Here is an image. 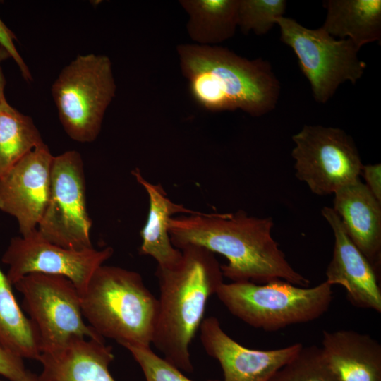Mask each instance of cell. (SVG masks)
I'll use <instances>...</instances> for the list:
<instances>
[{"label": "cell", "instance_id": "f1b7e54d", "mask_svg": "<svg viewBox=\"0 0 381 381\" xmlns=\"http://www.w3.org/2000/svg\"><path fill=\"white\" fill-rule=\"evenodd\" d=\"M10 58L6 51L0 46V100L5 97L4 90L6 86V78L2 69V62Z\"/></svg>", "mask_w": 381, "mask_h": 381}, {"label": "cell", "instance_id": "e0dca14e", "mask_svg": "<svg viewBox=\"0 0 381 381\" xmlns=\"http://www.w3.org/2000/svg\"><path fill=\"white\" fill-rule=\"evenodd\" d=\"M321 349L337 381H381V345L370 335L324 331Z\"/></svg>", "mask_w": 381, "mask_h": 381}, {"label": "cell", "instance_id": "8992f818", "mask_svg": "<svg viewBox=\"0 0 381 381\" xmlns=\"http://www.w3.org/2000/svg\"><path fill=\"white\" fill-rule=\"evenodd\" d=\"M51 91L68 137L79 143L93 142L116 95L111 59L105 54H78L62 68Z\"/></svg>", "mask_w": 381, "mask_h": 381}, {"label": "cell", "instance_id": "30bf717a", "mask_svg": "<svg viewBox=\"0 0 381 381\" xmlns=\"http://www.w3.org/2000/svg\"><path fill=\"white\" fill-rule=\"evenodd\" d=\"M296 176L320 196L360 179L363 163L351 138L339 128L305 125L292 136Z\"/></svg>", "mask_w": 381, "mask_h": 381}, {"label": "cell", "instance_id": "484cf974", "mask_svg": "<svg viewBox=\"0 0 381 381\" xmlns=\"http://www.w3.org/2000/svg\"><path fill=\"white\" fill-rule=\"evenodd\" d=\"M23 360L0 343V375L10 381H37V375L27 369Z\"/></svg>", "mask_w": 381, "mask_h": 381}, {"label": "cell", "instance_id": "ac0fdd59", "mask_svg": "<svg viewBox=\"0 0 381 381\" xmlns=\"http://www.w3.org/2000/svg\"><path fill=\"white\" fill-rule=\"evenodd\" d=\"M132 174L145 190L149 200L147 221L140 233L142 243L139 253L151 256L157 262V267L171 268L179 263L182 253L171 243L169 221L175 214H193L198 212L173 202L161 184L148 181L139 169H133Z\"/></svg>", "mask_w": 381, "mask_h": 381}, {"label": "cell", "instance_id": "5bb4252c", "mask_svg": "<svg viewBox=\"0 0 381 381\" xmlns=\"http://www.w3.org/2000/svg\"><path fill=\"white\" fill-rule=\"evenodd\" d=\"M321 212L334 236L332 257L326 270L325 281L331 286H342L354 306L380 313L379 272L347 236L333 209L324 207Z\"/></svg>", "mask_w": 381, "mask_h": 381}, {"label": "cell", "instance_id": "603a6c76", "mask_svg": "<svg viewBox=\"0 0 381 381\" xmlns=\"http://www.w3.org/2000/svg\"><path fill=\"white\" fill-rule=\"evenodd\" d=\"M270 381H337L329 368L321 347L302 346Z\"/></svg>", "mask_w": 381, "mask_h": 381}, {"label": "cell", "instance_id": "ffe728a7", "mask_svg": "<svg viewBox=\"0 0 381 381\" xmlns=\"http://www.w3.org/2000/svg\"><path fill=\"white\" fill-rule=\"evenodd\" d=\"M186 30L194 44L215 46L231 38L238 27L239 0H181Z\"/></svg>", "mask_w": 381, "mask_h": 381}, {"label": "cell", "instance_id": "4316f807", "mask_svg": "<svg viewBox=\"0 0 381 381\" xmlns=\"http://www.w3.org/2000/svg\"><path fill=\"white\" fill-rule=\"evenodd\" d=\"M16 37L0 18V46L8 54L20 69L21 75L27 82L32 80V75L23 59L18 52L14 40Z\"/></svg>", "mask_w": 381, "mask_h": 381}, {"label": "cell", "instance_id": "52a82bcc", "mask_svg": "<svg viewBox=\"0 0 381 381\" xmlns=\"http://www.w3.org/2000/svg\"><path fill=\"white\" fill-rule=\"evenodd\" d=\"M277 25L282 42L297 56L318 103H326L342 83L356 84L364 74L366 64L358 56L360 49L349 39H336L320 28L310 29L284 16Z\"/></svg>", "mask_w": 381, "mask_h": 381}, {"label": "cell", "instance_id": "8fae6325", "mask_svg": "<svg viewBox=\"0 0 381 381\" xmlns=\"http://www.w3.org/2000/svg\"><path fill=\"white\" fill-rule=\"evenodd\" d=\"M113 253L110 246L81 250L63 248L43 238L36 229L13 238L1 261L8 266L6 275L12 285L28 274L42 273L66 277L81 292L95 271Z\"/></svg>", "mask_w": 381, "mask_h": 381}, {"label": "cell", "instance_id": "9a60e30c", "mask_svg": "<svg viewBox=\"0 0 381 381\" xmlns=\"http://www.w3.org/2000/svg\"><path fill=\"white\" fill-rule=\"evenodd\" d=\"M333 210L351 241L379 272L381 202L358 179L334 193Z\"/></svg>", "mask_w": 381, "mask_h": 381}, {"label": "cell", "instance_id": "ba28073f", "mask_svg": "<svg viewBox=\"0 0 381 381\" xmlns=\"http://www.w3.org/2000/svg\"><path fill=\"white\" fill-rule=\"evenodd\" d=\"M13 286L36 332L41 353L77 338H102L85 322L80 292L61 275L31 273Z\"/></svg>", "mask_w": 381, "mask_h": 381}, {"label": "cell", "instance_id": "2e32d148", "mask_svg": "<svg viewBox=\"0 0 381 381\" xmlns=\"http://www.w3.org/2000/svg\"><path fill=\"white\" fill-rule=\"evenodd\" d=\"M114 358L113 349L104 339H74L41 353L37 381H116L109 370Z\"/></svg>", "mask_w": 381, "mask_h": 381}, {"label": "cell", "instance_id": "cb8c5ba5", "mask_svg": "<svg viewBox=\"0 0 381 381\" xmlns=\"http://www.w3.org/2000/svg\"><path fill=\"white\" fill-rule=\"evenodd\" d=\"M286 7L284 0H239L238 27L246 35H265L284 17Z\"/></svg>", "mask_w": 381, "mask_h": 381}, {"label": "cell", "instance_id": "7a4b0ae2", "mask_svg": "<svg viewBox=\"0 0 381 381\" xmlns=\"http://www.w3.org/2000/svg\"><path fill=\"white\" fill-rule=\"evenodd\" d=\"M176 53L190 96L205 111L239 109L258 117L276 107L281 85L268 61L194 43L179 44Z\"/></svg>", "mask_w": 381, "mask_h": 381}, {"label": "cell", "instance_id": "3957f363", "mask_svg": "<svg viewBox=\"0 0 381 381\" xmlns=\"http://www.w3.org/2000/svg\"><path fill=\"white\" fill-rule=\"evenodd\" d=\"M171 268L157 267L158 313L152 344L164 358L181 371L192 373L190 346L202 322L210 296L224 283L214 253L197 245L181 249Z\"/></svg>", "mask_w": 381, "mask_h": 381}, {"label": "cell", "instance_id": "6da1fadb", "mask_svg": "<svg viewBox=\"0 0 381 381\" xmlns=\"http://www.w3.org/2000/svg\"><path fill=\"white\" fill-rule=\"evenodd\" d=\"M272 217L235 212H200L173 217L169 232L174 247L202 246L227 259L221 265L223 276L231 282L265 284L282 279L300 286L310 281L287 261L272 236Z\"/></svg>", "mask_w": 381, "mask_h": 381}, {"label": "cell", "instance_id": "7402d4cb", "mask_svg": "<svg viewBox=\"0 0 381 381\" xmlns=\"http://www.w3.org/2000/svg\"><path fill=\"white\" fill-rule=\"evenodd\" d=\"M44 143L32 119L0 100V177L30 151Z\"/></svg>", "mask_w": 381, "mask_h": 381}, {"label": "cell", "instance_id": "5b68a950", "mask_svg": "<svg viewBox=\"0 0 381 381\" xmlns=\"http://www.w3.org/2000/svg\"><path fill=\"white\" fill-rule=\"evenodd\" d=\"M332 293L326 281L309 287L276 279L265 284L224 282L216 295L233 315L247 325L274 332L323 315L331 305Z\"/></svg>", "mask_w": 381, "mask_h": 381}, {"label": "cell", "instance_id": "d4e9b609", "mask_svg": "<svg viewBox=\"0 0 381 381\" xmlns=\"http://www.w3.org/2000/svg\"><path fill=\"white\" fill-rule=\"evenodd\" d=\"M124 347L140 365L146 381H193L176 366L157 356L150 346L126 345Z\"/></svg>", "mask_w": 381, "mask_h": 381}, {"label": "cell", "instance_id": "277c9868", "mask_svg": "<svg viewBox=\"0 0 381 381\" xmlns=\"http://www.w3.org/2000/svg\"><path fill=\"white\" fill-rule=\"evenodd\" d=\"M84 319L103 339L123 346H150L158 313V299L141 275L102 265L80 292Z\"/></svg>", "mask_w": 381, "mask_h": 381}, {"label": "cell", "instance_id": "44dd1931", "mask_svg": "<svg viewBox=\"0 0 381 381\" xmlns=\"http://www.w3.org/2000/svg\"><path fill=\"white\" fill-rule=\"evenodd\" d=\"M12 286L0 269V343L23 359L38 361L41 349L36 332L18 305Z\"/></svg>", "mask_w": 381, "mask_h": 381}, {"label": "cell", "instance_id": "d6986e66", "mask_svg": "<svg viewBox=\"0 0 381 381\" xmlns=\"http://www.w3.org/2000/svg\"><path fill=\"white\" fill-rule=\"evenodd\" d=\"M324 23L320 27L334 38L349 39L360 49L381 40L380 0H325Z\"/></svg>", "mask_w": 381, "mask_h": 381}, {"label": "cell", "instance_id": "7c38bea8", "mask_svg": "<svg viewBox=\"0 0 381 381\" xmlns=\"http://www.w3.org/2000/svg\"><path fill=\"white\" fill-rule=\"evenodd\" d=\"M53 157L43 143L0 177V210L16 218L23 236L37 229L44 212Z\"/></svg>", "mask_w": 381, "mask_h": 381}, {"label": "cell", "instance_id": "9c48e42d", "mask_svg": "<svg viewBox=\"0 0 381 381\" xmlns=\"http://www.w3.org/2000/svg\"><path fill=\"white\" fill-rule=\"evenodd\" d=\"M85 179L78 152L68 150L53 157L48 200L37 228L43 238L69 249L93 248Z\"/></svg>", "mask_w": 381, "mask_h": 381}, {"label": "cell", "instance_id": "4fadbf2b", "mask_svg": "<svg viewBox=\"0 0 381 381\" xmlns=\"http://www.w3.org/2000/svg\"><path fill=\"white\" fill-rule=\"evenodd\" d=\"M199 329L205 351L222 368L223 381H270L303 346L296 343L270 350L246 348L229 337L213 316L204 319Z\"/></svg>", "mask_w": 381, "mask_h": 381}, {"label": "cell", "instance_id": "83f0119b", "mask_svg": "<svg viewBox=\"0 0 381 381\" xmlns=\"http://www.w3.org/2000/svg\"><path fill=\"white\" fill-rule=\"evenodd\" d=\"M361 175L365 179V185L375 196L381 202V164L380 163L374 164L363 165Z\"/></svg>", "mask_w": 381, "mask_h": 381}]
</instances>
